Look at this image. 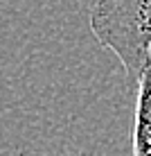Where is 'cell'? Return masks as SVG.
Masks as SVG:
<instances>
[{
    "instance_id": "cell-1",
    "label": "cell",
    "mask_w": 151,
    "mask_h": 156,
    "mask_svg": "<svg viewBox=\"0 0 151 156\" xmlns=\"http://www.w3.org/2000/svg\"><path fill=\"white\" fill-rule=\"evenodd\" d=\"M90 32L120 59L126 86L138 90L151 50V0H97L90 7Z\"/></svg>"
},
{
    "instance_id": "cell-3",
    "label": "cell",
    "mask_w": 151,
    "mask_h": 156,
    "mask_svg": "<svg viewBox=\"0 0 151 156\" xmlns=\"http://www.w3.org/2000/svg\"><path fill=\"white\" fill-rule=\"evenodd\" d=\"M144 75H151V50H149V61H147V73Z\"/></svg>"
},
{
    "instance_id": "cell-2",
    "label": "cell",
    "mask_w": 151,
    "mask_h": 156,
    "mask_svg": "<svg viewBox=\"0 0 151 156\" xmlns=\"http://www.w3.org/2000/svg\"><path fill=\"white\" fill-rule=\"evenodd\" d=\"M136 129H133V154L151 156V75H144L136 90Z\"/></svg>"
}]
</instances>
